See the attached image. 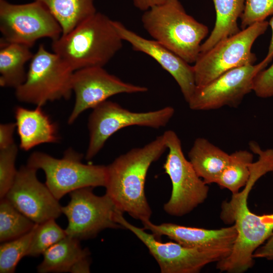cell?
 Instances as JSON below:
<instances>
[{
	"mask_svg": "<svg viewBox=\"0 0 273 273\" xmlns=\"http://www.w3.org/2000/svg\"><path fill=\"white\" fill-rule=\"evenodd\" d=\"M258 160L251 165V174L246 186L223 202L220 218L227 224H234L237 237L231 253L216 263L221 272L243 273L254 264L253 254L273 233V213L257 215L248 205V198L256 182L268 172H273V150L259 149Z\"/></svg>",
	"mask_w": 273,
	"mask_h": 273,
	"instance_id": "cell-1",
	"label": "cell"
},
{
	"mask_svg": "<svg viewBox=\"0 0 273 273\" xmlns=\"http://www.w3.org/2000/svg\"><path fill=\"white\" fill-rule=\"evenodd\" d=\"M163 134L141 148H135L107 165V194L117 209L142 222L152 213L145 195V185L151 165L167 149Z\"/></svg>",
	"mask_w": 273,
	"mask_h": 273,
	"instance_id": "cell-2",
	"label": "cell"
},
{
	"mask_svg": "<svg viewBox=\"0 0 273 273\" xmlns=\"http://www.w3.org/2000/svg\"><path fill=\"white\" fill-rule=\"evenodd\" d=\"M113 21L97 12L68 33L52 41L53 52L74 71L104 67L122 47L123 40Z\"/></svg>",
	"mask_w": 273,
	"mask_h": 273,
	"instance_id": "cell-3",
	"label": "cell"
},
{
	"mask_svg": "<svg viewBox=\"0 0 273 273\" xmlns=\"http://www.w3.org/2000/svg\"><path fill=\"white\" fill-rule=\"evenodd\" d=\"M141 20L154 40L189 64L197 60L209 32L207 26L187 13L179 0L152 7L144 11Z\"/></svg>",
	"mask_w": 273,
	"mask_h": 273,
	"instance_id": "cell-4",
	"label": "cell"
},
{
	"mask_svg": "<svg viewBox=\"0 0 273 273\" xmlns=\"http://www.w3.org/2000/svg\"><path fill=\"white\" fill-rule=\"evenodd\" d=\"M74 71L55 53L40 44L31 58L25 81L16 89L19 102L42 107L48 102L69 100Z\"/></svg>",
	"mask_w": 273,
	"mask_h": 273,
	"instance_id": "cell-5",
	"label": "cell"
},
{
	"mask_svg": "<svg viewBox=\"0 0 273 273\" xmlns=\"http://www.w3.org/2000/svg\"><path fill=\"white\" fill-rule=\"evenodd\" d=\"M83 155L72 148L64 152L61 158L46 153L35 151L29 156L27 164L42 170L46 185L59 200L68 193L85 187H105L107 166L86 164L82 162Z\"/></svg>",
	"mask_w": 273,
	"mask_h": 273,
	"instance_id": "cell-6",
	"label": "cell"
},
{
	"mask_svg": "<svg viewBox=\"0 0 273 273\" xmlns=\"http://www.w3.org/2000/svg\"><path fill=\"white\" fill-rule=\"evenodd\" d=\"M163 135L168 149L163 168L172 184L170 199L163 208L169 215L182 216L206 200L209 187L184 156L177 134L173 130H168Z\"/></svg>",
	"mask_w": 273,
	"mask_h": 273,
	"instance_id": "cell-7",
	"label": "cell"
},
{
	"mask_svg": "<svg viewBox=\"0 0 273 273\" xmlns=\"http://www.w3.org/2000/svg\"><path fill=\"white\" fill-rule=\"evenodd\" d=\"M268 26L265 20L255 23L200 53L193 66L196 86L206 85L234 68L254 64L256 58L252 47Z\"/></svg>",
	"mask_w": 273,
	"mask_h": 273,
	"instance_id": "cell-8",
	"label": "cell"
},
{
	"mask_svg": "<svg viewBox=\"0 0 273 273\" xmlns=\"http://www.w3.org/2000/svg\"><path fill=\"white\" fill-rule=\"evenodd\" d=\"M174 114L172 107L155 111L136 112L106 100L93 109L87 127L89 139L85 158L93 159L103 148L107 140L124 127L138 125L158 129L167 125Z\"/></svg>",
	"mask_w": 273,
	"mask_h": 273,
	"instance_id": "cell-9",
	"label": "cell"
},
{
	"mask_svg": "<svg viewBox=\"0 0 273 273\" xmlns=\"http://www.w3.org/2000/svg\"><path fill=\"white\" fill-rule=\"evenodd\" d=\"M0 31L6 41L30 48L39 39L53 41L62 34L60 25L49 9L36 1L14 4L0 0Z\"/></svg>",
	"mask_w": 273,
	"mask_h": 273,
	"instance_id": "cell-10",
	"label": "cell"
},
{
	"mask_svg": "<svg viewBox=\"0 0 273 273\" xmlns=\"http://www.w3.org/2000/svg\"><path fill=\"white\" fill-rule=\"evenodd\" d=\"M119 211L116 221L132 232L148 249L157 262L161 273H198L206 265L217 262L231 252L226 249H201L184 246L176 242H162L127 221Z\"/></svg>",
	"mask_w": 273,
	"mask_h": 273,
	"instance_id": "cell-11",
	"label": "cell"
},
{
	"mask_svg": "<svg viewBox=\"0 0 273 273\" xmlns=\"http://www.w3.org/2000/svg\"><path fill=\"white\" fill-rule=\"evenodd\" d=\"M93 189L85 187L70 192V201L62 206L68 220L67 235L80 241L95 238L106 229H123L116 221L120 210L112 199L107 194L95 195Z\"/></svg>",
	"mask_w": 273,
	"mask_h": 273,
	"instance_id": "cell-12",
	"label": "cell"
},
{
	"mask_svg": "<svg viewBox=\"0 0 273 273\" xmlns=\"http://www.w3.org/2000/svg\"><path fill=\"white\" fill-rule=\"evenodd\" d=\"M264 59L257 64H248L231 69L209 83L196 89L187 102L193 110L206 111L224 106L238 107L246 95L253 91L254 79L265 69Z\"/></svg>",
	"mask_w": 273,
	"mask_h": 273,
	"instance_id": "cell-13",
	"label": "cell"
},
{
	"mask_svg": "<svg viewBox=\"0 0 273 273\" xmlns=\"http://www.w3.org/2000/svg\"><path fill=\"white\" fill-rule=\"evenodd\" d=\"M72 88L75 103L68 119L73 123L79 115L89 109H93L114 95L122 94L145 93L148 88L122 81L109 73L104 67H93L74 71Z\"/></svg>",
	"mask_w": 273,
	"mask_h": 273,
	"instance_id": "cell-14",
	"label": "cell"
},
{
	"mask_svg": "<svg viewBox=\"0 0 273 273\" xmlns=\"http://www.w3.org/2000/svg\"><path fill=\"white\" fill-rule=\"evenodd\" d=\"M37 169L22 165L18 170L15 181L4 198L35 223L56 219L62 212V206L46 184L36 175Z\"/></svg>",
	"mask_w": 273,
	"mask_h": 273,
	"instance_id": "cell-15",
	"label": "cell"
},
{
	"mask_svg": "<svg viewBox=\"0 0 273 273\" xmlns=\"http://www.w3.org/2000/svg\"><path fill=\"white\" fill-rule=\"evenodd\" d=\"M113 23L123 41L130 43L135 51L152 57L173 77L188 102L196 87L193 66L158 41L140 36L120 22L113 20Z\"/></svg>",
	"mask_w": 273,
	"mask_h": 273,
	"instance_id": "cell-16",
	"label": "cell"
},
{
	"mask_svg": "<svg viewBox=\"0 0 273 273\" xmlns=\"http://www.w3.org/2000/svg\"><path fill=\"white\" fill-rule=\"evenodd\" d=\"M142 222L143 229L150 231L156 238L166 236L184 246L193 248L232 251L238 234L234 224L219 229H206L172 223L155 224L150 220Z\"/></svg>",
	"mask_w": 273,
	"mask_h": 273,
	"instance_id": "cell-17",
	"label": "cell"
},
{
	"mask_svg": "<svg viewBox=\"0 0 273 273\" xmlns=\"http://www.w3.org/2000/svg\"><path fill=\"white\" fill-rule=\"evenodd\" d=\"M90 253L80 240L66 236L46 250L37 270L39 273L90 272Z\"/></svg>",
	"mask_w": 273,
	"mask_h": 273,
	"instance_id": "cell-18",
	"label": "cell"
},
{
	"mask_svg": "<svg viewBox=\"0 0 273 273\" xmlns=\"http://www.w3.org/2000/svg\"><path fill=\"white\" fill-rule=\"evenodd\" d=\"M29 109L17 106L14 109L16 129L20 139V148L27 151L45 143L60 141L58 127L41 108Z\"/></svg>",
	"mask_w": 273,
	"mask_h": 273,
	"instance_id": "cell-19",
	"label": "cell"
},
{
	"mask_svg": "<svg viewBox=\"0 0 273 273\" xmlns=\"http://www.w3.org/2000/svg\"><path fill=\"white\" fill-rule=\"evenodd\" d=\"M198 175L207 185L215 183L229 162L230 154L204 138L196 139L188 152Z\"/></svg>",
	"mask_w": 273,
	"mask_h": 273,
	"instance_id": "cell-20",
	"label": "cell"
},
{
	"mask_svg": "<svg viewBox=\"0 0 273 273\" xmlns=\"http://www.w3.org/2000/svg\"><path fill=\"white\" fill-rule=\"evenodd\" d=\"M30 47L17 43L0 42V85L16 89L25 80V64L33 54Z\"/></svg>",
	"mask_w": 273,
	"mask_h": 273,
	"instance_id": "cell-21",
	"label": "cell"
},
{
	"mask_svg": "<svg viewBox=\"0 0 273 273\" xmlns=\"http://www.w3.org/2000/svg\"><path fill=\"white\" fill-rule=\"evenodd\" d=\"M216 12L214 28L202 43L200 53L205 52L219 41L238 33V19L242 14L245 0H212Z\"/></svg>",
	"mask_w": 273,
	"mask_h": 273,
	"instance_id": "cell-22",
	"label": "cell"
},
{
	"mask_svg": "<svg viewBox=\"0 0 273 273\" xmlns=\"http://www.w3.org/2000/svg\"><path fill=\"white\" fill-rule=\"evenodd\" d=\"M43 4L60 25L62 35L97 12L94 0H33Z\"/></svg>",
	"mask_w": 273,
	"mask_h": 273,
	"instance_id": "cell-23",
	"label": "cell"
},
{
	"mask_svg": "<svg viewBox=\"0 0 273 273\" xmlns=\"http://www.w3.org/2000/svg\"><path fill=\"white\" fill-rule=\"evenodd\" d=\"M253 155L247 150H239L230 155L229 162L217 183L221 189H226L232 194L238 193L248 183L251 174Z\"/></svg>",
	"mask_w": 273,
	"mask_h": 273,
	"instance_id": "cell-24",
	"label": "cell"
},
{
	"mask_svg": "<svg viewBox=\"0 0 273 273\" xmlns=\"http://www.w3.org/2000/svg\"><path fill=\"white\" fill-rule=\"evenodd\" d=\"M36 223L16 208L6 198L1 199L0 241L19 238L30 232Z\"/></svg>",
	"mask_w": 273,
	"mask_h": 273,
	"instance_id": "cell-25",
	"label": "cell"
},
{
	"mask_svg": "<svg viewBox=\"0 0 273 273\" xmlns=\"http://www.w3.org/2000/svg\"><path fill=\"white\" fill-rule=\"evenodd\" d=\"M35 227L27 234L15 239L1 243L0 272L13 273L20 260L26 256L34 233Z\"/></svg>",
	"mask_w": 273,
	"mask_h": 273,
	"instance_id": "cell-26",
	"label": "cell"
},
{
	"mask_svg": "<svg viewBox=\"0 0 273 273\" xmlns=\"http://www.w3.org/2000/svg\"><path fill=\"white\" fill-rule=\"evenodd\" d=\"M66 236L65 230L54 219L37 224L26 256L37 257L42 255L46 250Z\"/></svg>",
	"mask_w": 273,
	"mask_h": 273,
	"instance_id": "cell-27",
	"label": "cell"
},
{
	"mask_svg": "<svg viewBox=\"0 0 273 273\" xmlns=\"http://www.w3.org/2000/svg\"><path fill=\"white\" fill-rule=\"evenodd\" d=\"M18 151L16 144L3 150H0V198H4L13 185L18 170L15 162Z\"/></svg>",
	"mask_w": 273,
	"mask_h": 273,
	"instance_id": "cell-28",
	"label": "cell"
},
{
	"mask_svg": "<svg viewBox=\"0 0 273 273\" xmlns=\"http://www.w3.org/2000/svg\"><path fill=\"white\" fill-rule=\"evenodd\" d=\"M273 15V0H245L243 12L241 16L242 29L257 22L265 21Z\"/></svg>",
	"mask_w": 273,
	"mask_h": 273,
	"instance_id": "cell-29",
	"label": "cell"
},
{
	"mask_svg": "<svg viewBox=\"0 0 273 273\" xmlns=\"http://www.w3.org/2000/svg\"><path fill=\"white\" fill-rule=\"evenodd\" d=\"M253 91L261 98L273 97V63L256 74L254 79Z\"/></svg>",
	"mask_w": 273,
	"mask_h": 273,
	"instance_id": "cell-30",
	"label": "cell"
},
{
	"mask_svg": "<svg viewBox=\"0 0 273 273\" xmlns=\"http://www.w3.org/2000/svg\"><path fill=\"white\" fill-rule=\"evenodd\" d=\"M15 129H16V123L1 124L0 150L9 148L15 144L13 134Z\"/></svg>",
	"mask_w": 273,
	"mask_h": 273,
	"instance_id": "cell-31",
	"label": "cell"
},
{
	"mask_svg": "<svg viewBox=\"0 0 273 273\" xmlns=\"http://www.w3.org/2000/svg\"><path fill=\"white\" fill-rule=\"evenodd\" d=\"M253 257L273 260V233L269 238L254 252Z\"/></svg>",
	"mask_w": 273,
	"mask_h": 273,
	"instance_id": "cell-32",
	"label": "cell"
},
{
	"mask_svg": "<svg viewBox=\"0 0 273 273\" xmlns=\"http://www.w3.org/2000/svg\"><path fill=\"white\" fill-rule=\"evenodd\" d=\"M170 0H133V5L139 10L146 11L156 6L163 4Z\"/></svg>",
	"mask_w": 273,
	"mask_h": 273,
	"instance_id": "cell-33",
	"label": "cell"
},
{
	"mask_svg": "<svg viewBox=\"0 0 273 273\" xmlns=\"http://www.w3.org/2000/svg\"><path fill=\"white\" fill-rule=\"evenodd\" d=\"M268 24L271 27L272 35L268 49V52L264 60L269 63L273 58V16L270 19Z\"/></svg>",
	"mask_w": 273,
	"mask_h": 273,
	"instance_id": "cell-34",
	"label": "cell"
}]
</instances>
